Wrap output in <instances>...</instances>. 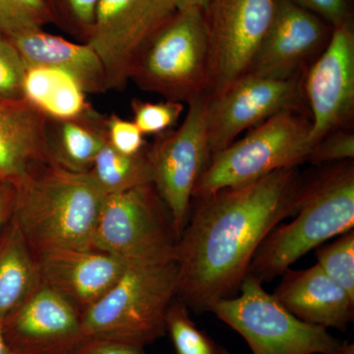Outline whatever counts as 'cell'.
<instances>
[{"label": "cell", "mask_w": 354, "mask_h": 354, "mask_svg": "<svg viewBox=\"0 0 354 354\" xmlns=\"http://www.w3.org/2000/svg\"><path fill=\"white\" fill-rule=\"evenodd\" d=\"M302 185L292 167L196 198L176 246L179 299L201 313L234 297L263 241L297 213Z\"/></svg>", "instance_id": "1"}, {"label": "cell", "mask_w": 354, "mask_h": 354, "mask_svg": "<svg viewBox=\"0 0 354 354\" xmlns=\"http://www.w3.org/2000/svg\"><path fill=\"white\" fill-rule=\"evenodd\" d=\"M13 184L11 220L36 257L64 249H94L95 227L106 195L88 172L41 162Z\"/></svg>", "instance_id": "2"}, {"label": "cell", "mask_w": 354, "mask_h": 354, "mask_svg": "<svg viewBox=\"0 0 354 354\" xmlns=\"http://www.w3.org/2000/svg\"><path fill=\"white\" fill-rule=\"evenodd\" d=\"M295 220L274 227L256 251L249 274L261 283L281 276L312 249L354 227V167H330L302 185Z\"/></svg>", "instance_id": "3"}, {"label": "cell", "mask_w": 354, "mask_h": 354, "mask_svg": "<svg viewBox=\"0 0 354 354\" xmlns=\"http://www.w3.org/2000/svg\"><path fill=\"white\" fill-rule=\"evenodd\" d=\"M178 290V263L128 264L120 279L80 315L85 339L144 348L167 333V313Z\"/></svg>", "instance_id": "4"}, {"label": "cell", "mask_w": 354, "mask_h": 354, "mask_svg": "<svg viewBox=\"0 0 354 354\" xmlns=\"http://www.w3.org/2000/svg\"><path fill=\"white\" fill-rule=\"evenodd\" d=\"M209 44L204 11L177 10L149 39L133 64L129 80L167 101L189 104L207 94Z\"/></svg>", "instance_id": "5"}, {"label": "cell", "mask_w": 354, "mask_h": 354, "mask_svg": "<svg viewBox=\"0 0 354 354\" xmlns=\"http://www.w3.org/2000/svg\"><path fill=\"white\" fill-rule=\"evenodd\" d=\"M311 120L302 113L281 111L209 158L193 198L254 183L279 169L306 162L311 152Z\"/></svg>", "instance_id": "6"}, {"label": "cell", "mask_w": 354, "mask_h": 354, "mask_svg": "<svg viewBox=\"0 0 354 354\" xmlns=\"http://www.w3.org/2000/svg\"><path fill=\"white\" fill-rule=\"evenodd\" d=\"M259 279L247 274L241 295L212 308L220 320L245 339L252 354H337L342 348L327 329L297 318Z\"/></svg>", "instance_id": "7"}, {"label": "cell", "mask_w": 354, "mask_h": 354, "mask_svg": "<svg viewBox=\"0 0 354 354\" xmlns=\"http://www.w3.org/2000/svg\"><path fill=\"white\" fill-rule=\"evenodd\" d=\"M171 215L153 183L106 195L93 248L127 264L176 257Z\"/></svg>", "instance_id": "8"}, {"label": "cell", "mask_w": 354, "mask_h": 354, "mask_svg": "<svg viewBox=\"0 0 354 354\" xmlns=\"http://www.w3.org/2000/svg\"><path fill=\"white\" fill-rule=\"evenodd\" d=\"M207 104L208 94L190 102L183 124L157 135L148 148L153 184L169 209L177 241L189 218L193 191L211 158Z\"/></svg>", "instance_id": "9"}, {"label": "cell", "mask_w": 354, "mask_h": 354, "mask_svg": "<svg viewBox=\"0 0 354 354\" xmlns=\"http://www.w3.org/2000/svg\"><path fill=\"white\" fill-rule=\"evenodd\" d=\"M304 79L299 72L288 78L245 74L207 104V140L211 157L234 143L241 133L281 111L301 113Z\"/></svg>", "instance_id": "10"}, {"label": "cell", "mask_w": 354, "mask_h": 354, "mask_svg": "<svg viewBox=\"0 0 354 354\" xmlns=\"http://www.w3.org/2000/svg\"><path fill=\"white\" fill-rule=\"evenodd\" d=\"M177 11L171 0H99L87 43L101 59L109 90H122L140 51Z\"/></svg>", "instance_id": "11"}, {"label": "cell", "mask_w": 354, "mask_h": 354, "mask_svg": "<svg viewBox=\"0 0 354 354\" xmlns=\"http://www.w3.org/2000/svg\"><path fill=\"white\" fill-rule=\"evenodd\" d=\"M276 0H211L204 9L209 44V95L248 73L274 17Z\"/></svg>", "instance_id": "12"}, {"label": "cell", "mask_w": 354, "mask_h": 354, "mask_svg": "<svg viewBox=\"0 0 354 354\" xmlns=\"http://www.w3.org/2000/svg\"><path fill=\"white\" fill-rule=\"evenodd\" d=\"M304 92L311 111L312 149L326 135L346 127L354 111L353 20L333 27L329 41L305 77Z\"/></svg>", "instance_id": "13"}, {"label": "cell", "mask_w": 354, "mask_h": 354, "mask_svg": "<svg viewBox=\"0 0 354 354\" xmlns=\"http://www.w3.org/2000/svg\"><path fill=\"white\" fill-rule=\"evenodd\" d=\"M1 330L11 354H66L85 339L78 311L41 281Z\"/></svg>", "instance_id": "14"}, {"label": "cell", "mask_w": 354, "mask_h": 354, "mask_svg": "<svg viewBox=\"0 0 354 354\" xmlns=\"http://www.w3.org/2000/svg\"><path fill=\"white\" fill-rule=\"evenodd\" d=\"M333 26L292 0H276L274 17L248 73L288 78L312 55L324 50Z\"/></svg>", "instance_id": "15"}, {"label": "cell", "mask_w": 354, "mask_h": 354, "mask_svg": "<svg viewBox=\"0 0 354 354\" xmlns=\"http://www.w3.org/2000/svg\"><path fill=\"white\" fill-rule=\"evenodd\" d=\"M41 283L82 314L120 279L124 261L95 249H64L37 256Z\"/></svg>", "instance_id": "16"}, {"label": "cell", "mask_w": 354, "mask_h": 354, "mask_svg": "<svg viewBox=\"0 0 354 354\" xmlns=\"http://www.w3.org/2000/svg\"><path fill=\"white\" fill-rule=\"evenodd\" d=\"M272 297L304 322L346 330L353 321L354 300L318 264L305 270L288 269Z\"/></svg>", "instance_id": "17"}, {"label": "cell", "mask_w": 354, "mask_h": 354, "mask_svg": "<svg viewBox=\"0 0 354 354\" xmlns=\"http://www.w3.org/2000/svg\"><path fill=\"white\" fill-rule=\"evenodd\" d=\"M48 118L25 99L0 100V180L16 181L50 162Z\"/></svg>", "instance_id": "18"}, {"label": "cell", "mask_w": 354, "mask_h": 354, "mask_svg": "<svg viewBox=\"0 0 354 354\" xmlns=\"http://www.w3.org/2000/svg\"><path fill=\"white\" fill-rule=\"evenodd\" d=\"M24 58L28 66H46L69 74L86 94L109 91L101 59L88 43H75L44 32L31 30L8 38Z\"/></svg>", "instance_id": "19"}, {"label": "cell", "mask_w": 354, "mask_h": 354, "mask_svg": "<svg viewBox=\"0 0 354 354\" xmlns=\"http://www.w3.org/2000/svg\"><path fill=\"white\" fill-rule=\"evenodd\" d=\"M86 95L75 79L62 70L27 65L23 99L48 120H75L94 113Z\"/></svg>", "instance_id": "20"}, {"label": "cell", "mask_w": 354, "mask_h": 354, "mask_svg": "<svg viewBox=\"0 0 354 354\" xmlns=\"http://www.w3.org/2000/svg\"><path fill=\"white\" fill-rule=\"evenodd\" d=\"M106 120L97 111L75 120H48L46 138L50 162L71 171H90L106 142Z\"/></svg>", "instance_id": "21"}, {"label": "cell", "mask_w": 354, "mask_h": 354, "mask_svg": "<svg viewBox=\"0 0 354 354\" xmlns=\"http://www.w3.org/2000/svg\"><path fill=\"white\" fill-rule=\"evenodd\" d=\"M0 236V326L41 283L38 260L12 220Z\"/></svg>", "instance_id": "22"}, {"label": "cell", "mask_w": 354, "mask_h": 354, "mask_svg": "<svg viewBox=\"0 0 354 354\" xmlns=\"http://www.w3.org/2000/svg\"><path fill=\"white\" fill-rule=\"evenodd\" d=\"M106 195L116 194L153 183L152 165L148 148L135 155H125L109 145L108 140L88 171Z\"/></svg>", "instance_id": "23"}, {"label": "cell", "mask_w": 354, "mask_h": 354, "mask_svg": "<svg viewBox=\"0 0 354 354\" xmlns=\"http://www.w3.org/2000/svg\"><path fill=\"white\" fill-rule=\"evenodd\" d=\"M167 330L177 354H227L198 329L183 300H174L167 313Z\"/></svg>", "instance_id": "24"}, {"label": "cell", "mask_w": 354, "mask_h": 354, "mask_svg": "<svg viewBox=\"0 0 354 354\" xmlns=\"http://www.w3.org/2000/svg\"><path fill=\"white\" fill-rule=\"evenodd\" d=\"M321 269L354 300V232L349 230L329 245L316 248Z\"/></svg>", "instance_id": "25"}, {"label": "cell", "mask_w": 354, "mask_h": 354, "mask_svg": "<svg viewBox=\"0 0 354 354\" xmlns=\"http://www.w3.org/2000/svg\"><path fill=\"white\" fill-rule=\"evenodd\" d=\"M53 24L44 0H0V34L10 38Z\"/></svg>", "instance_id": "26"}, {"label": "cell", "mask_w": 354, "mask_h": 354, "mask_svg": "<svg viewBox=\"0 0 354 354\" xmlns=\"http://www.w3.org/2000/svg\"><path fill=\"white\" fill-rule=\"evenodd\" d=\"M53 24L70 36L87 43L99 0H44Z\"/></svg>", "instance_id": "27"}, {"label": "cell", "mask_w": 354, "mask_h": 354, "mask_svg": "<svg viewBox=\"0 0 354 354\" xmlns=\"http://www.w3.org/2000/svg\"><path fill=\"white\" fill-rule=\"evenodd\" d=\"M133 122L143 135H160L171 130L184 113V104L167 101L149 102L132 100Z\"/></svg>", "instance_id": "28"}, {"label": "cell", "mask_w": 354, "mask_h": 354, "mask_svg": "<svg viewBox=\"0 0 354 354\" xmlns=\"http://www.w3.org/2000/svg\"><path fill=\"white\" fill-rule=\"evenodd\" d=\"M26 69L24 58L12 41L0 34V100L23 99Z\"/></svg>", "instance_id": "29"}, {"label": "cell", "mask_w": 354, "mask_h": 354, "mask_svg": "<svg viewBox=\"0 0 354 354\" xmlns=\"http://www.w3.org/2000/svg\"><path fill=\"white\" fill-rule=\"evenodd\" d=\"M354 158V134L346 127L326 135L312 149L307 158L313 165L346 162Z\"/></svg>", "instance_id": "30"}, {"label": "cell", "mask_w": 354, "mask_h": 354, "mask_svg": "<svg viewBox=\"0 0 354 354\" xmlns=\"http://www.w3.org/2000/svg\"><path fill=\"white\" fill-rule=\"evenodd\" d=\"M106 140L109 145L125 155H135L146 148L144 135L134 122L116 114L106 116Z\"/></svg>", "instance_id": "31"}, {"label": "cell", "mask_w": 354, "mask_h": 354, "mask_svg": "<svg viewBox=\"0 0 354 354\" xmlns=\"http://www.w3.org/2000/svg\"><path fill=\"white\" fill-rule=\"evenodd\" d=\"M298 6L316 14L330 26L342 24L351 19L348 0H292Z\"/></svg>", "instance_id": "32"}, {"label": "cell", "mask_w": 354, "mask_h": 354, "mask_svg": "<svg viewBox=\"0 0 354 354\" xmlns=\"http://www.w3.org/2000/svg\"><path fill=\"white\" fill-rule=\"evenodd\" d=\"M66 354H145L143 348L106 339H84Z\"/></svg>", "instance_id": "33"}, {"label": "cell", "mask_w": 354, "mask_h": 354, "mask_svg": "<svg viewBox=\"0 0 354 354\" xmlns=\"http://www.w3.org/2000/svg\"><path fill=\"white\" fill-rule=\"evenodd\" d=\"M15 187L12 181H0V232L12 216Z\"/></svg>", "instance_id": "34"}, {"label": "cell", "mask_w": 354, "mask_h": 354, "mask_svg": "<svg viewBox=\"0 0 354 354\" xmlns=\"http://www.w3.org/2000/svg\"><path fill=\"white\" fill-rule=\"evenodd\" d=\"M177 10L183 9L198 8L204 10L211 0H171Z\"/></svg>", "instance_id": "35"}, {"label": "cell", "mask_w": 354, "mask_h": 354, "mask_svg": "<svg viewBox=\"0 0 354 354\" xmlns=\"http://www.w3.org/2000/svg\"><path fill=\"white\" fill-rule=\"evenodd\" d=\"M0 354H11L10 349H9L8 346H7L6 339H4L1 326H0Z\"/></svg>", "instance_id": "36"}, {"label": "cell", "mask_w": 354, "mask_h": 354, "mask_svg": "<svg viewBox=\"0 0 354 354\" xmlns=\"http://www.w3.org/2000/svg\"><path fill=\"white\" fill-rule=\"evenodd\" d=\"M337 354H354V346L353 344H342V348L339 349Z\"/></svg>", "instance_id": "37"}, {"label": "cell", "mask_w": 354, "mask_h": 354, "mask_svg": "<svg viewBox=\"0 0 354 354\" xmlns=\"http://www.w3.org/2000/svg\"><path fill=\"white\" fill-rule=\"evenodd\" d=\"M0 181H3V180H0Z\"/></svg>", "instance_id": "38"}]
</instances>
